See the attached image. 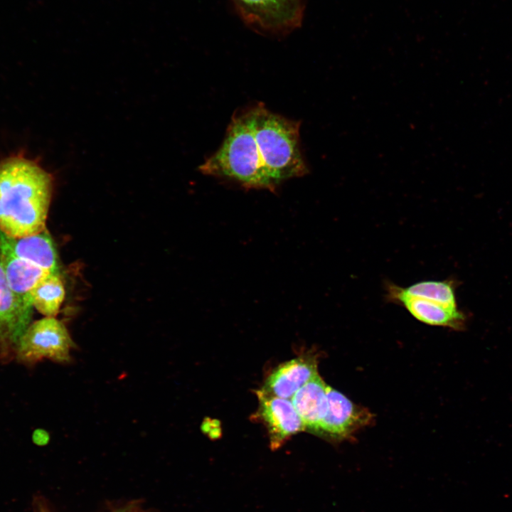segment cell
Masks as SVG:
<instances>
[{"mask_svg":"<svg viewBox=\"0 0 512 512\" xmlns=\"http://www.w3.org/2000/svg\"><path fill=\"white\" fill-rule=\"evenodd\" d=\"M53 178L40 164L22 155L0 161V230L14 238L46 229Z\"/></svg>","mask_w":512,"mask_h":512,"instance_id":"cell-1","label":"cell"},{"mask_svg":"<svg viewBox=\"0 0 512 512\" xmlns=\"http://www.w3.org/2000/svg\"><path fill=\"white\" fill-rule=\"evenodd\" d=\"M206 175L245 188L274 191L254 136L251 108L235 113L220 148L199 167Z\"/></svg>","mask_w":512,"mask_h":512,"instance_id":"cell-2","label":"cell"},{"mask_svg":"<svg viewBox=\"0 0 512 512\" xmlns=\"http://www.w3.org/2000/svg\"><path fill=\"white\" fill-rule=\"evenodd\" d=\"M257 146L266 171L277 186L309 172L300 149V122L267 110L262 103L250 107Z\"/></svg>","mask_w":512,"mask_h":512,"instance_id":"cell-3","label":"cell"},{"mask_svg":"<svg viewBox=\"0 0 512 512\" xmlns=\"http://www.w3.org/2000/svg\"><path fill=\"white\" fill-rule=\"evenodd\" d=\"M74 348L75 343L63 323L55 317L46 316L28 326L16 349L18 357L26 362L48 358L67 363Z\"/></svg>","mask_w":512,"mask_h":512,"instance_id":"cell-4","label":"cell"},{"mask_svg":"<svg viewBox=\"0 0 512 512\" xmlns=\"http://www.w3.org/2000/svg\"><path fill=\"white\" fill-rule=\"evenodd\" d=\"M327 407L315 434L325 439L339 442L351 437L368 425L373 415L369 410L353 403L332 387H326Z\"/></svg>","mask_w":512,"mask_h":512,"instance_id":"cell-5","label":"cell"},{"mask_svg":"<svg viewBox=\"0 0 512 512\" xmlns=\"http://www.w3.org/2000/svg\"><path fill=\"white\" fill-rule=\"evenodd\" d=\"M257 416L267 428L270 448H280L292 435L305 430L304 422L292 401L257 390Z\"/></svg>","mask_w":512,"mask_h":512,"instance_id":"cell-6","label":"cell"},{"mask_svg":"<svg viewBox=\"0 0 512 512\" xmlns=\"http://www.w3.org/2000/svg\"><path fill=\"white\" fill-rule=\"evenodd\" d=\"M0 252L30 262L50 273L58 274L55 244L46 229L22 238H14L0 230Z\"/></svg>","mask_w":512,"mask_h":512,"instance_id":"cell-7","label":"cell"},{"mask_svg":"<svg viewBox=\"0 0 512 512\" xmlns=\"http://www.w3.org/2000/svg\"><path fill=\"white\" fill-rule=\"evenodd\" d=\"M32 313L27 311L11 290L0 260V346L8 351L16 349L30 325Z\"/></svg>","mask_w":512,"mask_h":512,"instance_id":"cell-8","label":"cell"},{"mask_svg":"<svg viewBox=\"0 0 512 512\" xmlns=\"http://www.w3.org/2000/svg\"><path fill=\"white\" fill-rule=\"evenodd\" d=\"M316 374V358L313 355H303L274 368L267 376L261 390L279 398L291 399Z\"/></svg>","mask_w":512,"mask_h":512,"instance_id":"cell-9","label":"cell"},{"mask_svg":"<svg viewBox=\"0 0 512 512\" xmlns=\"http://www.w3.org/2000/svg\"><path fill=\"white\" fill-rule=\"evenodd\" d=\"M388 301L404 306L411 315L426 324L461 329L465 316L457 307L423 299L395 294H386Z\"/></svg>","mask_w":512,"mask_h":512,"instance_id":"cell-10","label":"cell"},{"mask_svg":"<svg viewBox=\"0 0 512 512\" xmlns=\"http://www.w3.org/2000/svg\"><path fill=\"white\" fill-rule=\"evenodd\" d=\"M0 260L11 290L23 306L32 313V292L50 272L11 254L0 252Z\"/></svg>","mask_w":512,"mask_h":512,"instance_id":"cell-11","label":"cell"},{"mask_svg":"<svg viewBox=\"0 0 512 512\" xmlns=\"http://www.w3.org/2000/svg\"><path fill=\"white\" fill-rule=\"evenodd\" d=\"M326 387L327 385L318 373L291 398L304 422L305 430L314 434L326 410Z\"/></svg>","mask_w":512,"mask_h":512,"instance_id":"cell-12","label":"cell"},{"mask_svg":"<svg viewBox=\"0 0 512 512\" xmlns=\"http://www.w3.org/2000/svg\"><path fill=\"white\" fill-rule=\"evenodd\" d=\"M244 10L257 21L271 26L293 21L298 13L299 0H237Z\"/></svg>","mask_w":512,"mask_h":512,"instance_id":"cell-13","label":"cell"},{"mask_svg":"<svg viewBox=\"0 0 512 512\" xmlns=\"http://www.w3.org/2000/svg\"><path fill=\"white\" fill-rule=\"evenodd\" d=\"M386 294H395L438 302L457 307L454 284L450 280H427L406 287L393 283L385 284Z\"/></svg>","mask_w":512,"mask_h":512,"instance_id":"cell-14","label":"cell"},{"mask_svg":"<svg viewBox=\"0 0 512 512\" xmlns=\"http://www.w3.org/2000/svg\"><path fill=\"white\" fill-rule=\"evenodd\" d=\"M31 297L33 307L47 317H54L65 298V288L59 274L50 273L42 279Z\"/></svg>","mask_w":512,"mask_h":512,"instance_id":"cell-15","label":"cell"},{"mask_svg":"<svg viewBox=\"0 0 512 512\" xmlns=\"http://www.w3.org/2000/svg\"><path fill=\"white\" fill-rule=\"evenodd\" d=\"M203 431L210 437L216 438L220 435V427L216 420H205L201 427Z\"/></svg>","mask_w":512,"mask_h":512,"instance_id":"cell-16","label":"cell"},{"mask_svg":"<svg viewBox=\"0 0 512 512\" xmlns=\"http://www.w3.org/2000/svg\"><path fill=\"white\" fill-rule=\"evenodd\" d=\"M117 512H127V511H117Z\"/></svg>","mask_w":512,"mask_h":512,"instance_id":"cell-17","label":"cell"}]
</instances>
